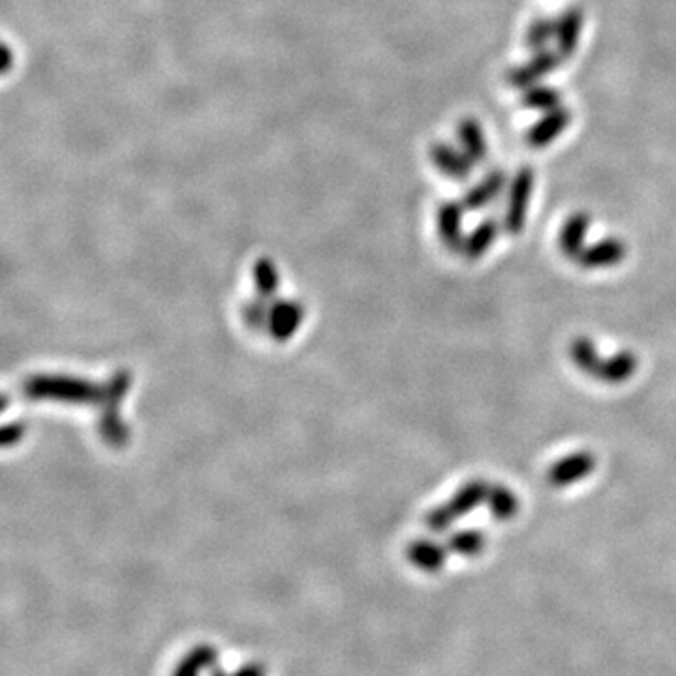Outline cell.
<instances>
[{"instance_id":"6da1fadb","label":"cell","mask_w":676,"mask_h":676,"mask_svg":"<svg viewBox=\"0 0 676 676\" xmlns=\"http://www.w3.org/2000/svg\"><path fill=\"white\" fill-rule=\"evenodd\" d=\"M531 192H534V171L530 168H522L515 173L509 184L507 209L504 216V230L507 233L517 235L524 230Z\"/></svg>"},{"instance_id":"7a4b0ae2","label":"cell","mask_w":676,"mask_h":676,"mask_svg":"<svg viewBox=\"0 0 676 676\" xmlns=\"http://www.w3.org/2000/svg\"><path fill=\"white\" fill-rule=\"evenodd\" d=\"M596 468V457L590 451H577L549 468L547 479L552 487H569L584 478H588Z\"/></svg>"},{"instance_id":"3957f363","label":"cell","mask_w":676,"mask_h":676,"mask_svg":"<svg viewBox=\"0 0 676 676\" xmlns=\"http://www.w3.org/2000/svg\"><path fill=\"white\" fill-rule=\"evenodd\" d=\"M560 58L562 57L558 55V51L543 49V51L534 53V57H531L526 65L517 66L507 74L509 85L515 89H522V91L528 87H534L540 79H543L552 70L558 68Z\"/></svg>"},{"instance_id":"277c9868","label":"cell","mask_w":676,"mask_h":676,"mask_svg":"<svg viewBox=\"0 0 676 676\" xmlns=\"http://www.w3.org/2000/svg\"><path fill=\"white\" fill-rule=\"evenodd\" d=\"M626 258V244L622 239L607 237L586 247L575 259L583 269H603L622 263Z\"/></svg>"},{"instance_id":"5b68a950","label":"cell","mask_w":676,"mask_h":676,"mask_svg":"<svg viewBox=\"0 0 676 676\" xmlns=\"http://www.w3.org/2000/svg\"><path fill=\"white\" fill-rule=\"evenodd\" d=\"M430 160L445 177L455 180H464L474 170V162L466 156L464 151H457L447 143H435L430 145Z\"/></svg>"},{"instance_id":"8992f818","label":"cell","mask_w":676,"mask_h":676,"mask_svg":"<svg viewBox=\"0 0 676 676\" xmlns=\"http://www.w3.org/2000/svg\"><path fill=\"white\" fill-rule=\"evenodd\" d=\"M569 122H571V113L564 108L545 113V117L528 130V136H526L528 145L536 149L550 145L552 141L562 136V132L569 127Z\"/></svg>"},{"instance_id":"52a82bcc","label":"cell","mask_w":676,"mask_h":676,"mask_svg":"<svg viewBox=\"0 0 676 676\" xmlns=\"http://www.w3.org/2000/svg\"><path fill=\"white\" fill-rule=\"evenodd\" d=\"M639 368V359L633 352H619L610 357H601L596 373H593L592 378H596L605 383H624L633 378V374L637 373Z\"/></svg>"},{"instance_id":"ba28073f","label":"cell","mask_w":676,"mask_h":676,"mask_svg":"<svg viewBox=\"0 0 676 676\" xmlns=\"http://www.w3.org/2000/svg\"><path fill=\"white\" fill-rule=\"evenodd\" d=\"M557 32V51L562 58L571 57L577 51L579 38L583 31V12L579 8H567L560 13V17L555 22Z\"/></svg>"},{"instance_id":"9c48e42d","label":"cell","mask_w":676,"mask_h":676,"mask_svg":"<svg viewBox=\"0 0 676 676\" xmlns=\"http://www.w3.org/2000/svg\"><path fill=\"white\" fill-rule=\"evenodd\" d=\"M590 230V216L586 213H575L566 220L560 230L558 244L560 250L566 258L569 259H577L581 252L586 249L584 241Z\"/></svg>"},{"instance_id":"30bf717a","label":"cell","mask_w":676,"mask_h":676,"mask_svg":"<svg viewBox=\"0 0 676 676\" xmlns=\"http://www.w3.org/2000/svg\"><path fill=\"white\" fill-rule=\"evenodd\" d=\"M462 213L464 205L449 201L443 203L438 209V232L443 244L451 250H462L464 237H462Z\"/></svg>"},{"instance_id":"8fae6325","label":"cell","mask_w":676,"mask_h":676,"mask_svg":"<svg viewBox=\"0 0 676 676\" xmlns=\"http://www.w3.org/2000/svg\"><path fill=\"white\" fill-rule=\"evenodd\" d=\"M505 173L500 171V170H495L490 171L488 175H485V179L476 184V187L472 190H468L464 199H462V205L466 211H479L483 207H487V205L493 203L504 190L505 187Z\"/></svg>"},{"instance_id":"7c38bea8","label":"cell","mask_w":676,"mask_h":676,"mask_svg":"<svg viewBox=\"0 0 676 676\" xmlns=\"http://www.w3.org/2000/svg\"><path fill=\"white\" fill-rule=\"evenodd\" d=\"M218 665V650L211 645H198L182 655L171 676H201Z\"/></svg>"},{"instance_id":"4fadbf2b","label":"cell","mask_w":676,"mask_h":676,"mask_svg":"<svg viewBox=\"0 0 676 676\" xmlns=\"http://www.w3.org/2000/svg\"><path fill=\"white\" fill-rule=\"evenodd\" d=\"M488 490L490 487L483 479L468 481L464 487L457 490V495L447 502V507L451 509V514L455 515V519L464 517L468 514H472L478 505L487 502Z\"/></svg>"},{"instance_id":"5bb4252c","label":"cell","mask_w":676,"mask_h":676,"mask_svg":"<svg viewBox=\"0 0 676 676\" xmlns=\"http://www.w3.org/2000/svg\"><path fill=\"white\" fill-rule=\"evenodd\" d=\"M457 134H459L461 147L470 160H472L474 163L487 160V156H488L487 137H485V132H483L481 125L476 119H472V117L462 119Z\"/></svg>"},{"instance_id":"9a60e30c","label":"cell","mask_w":676,"mask_h":676,"mask_svg":"<svg viewBox=\"0 0 676 676\" xmlns=\"http://www.w3.org/2000/svg\"><path fill=\"white\" fill-rule=\"evenodd\" d=\"M445 557H447L445 549L428 540H419L409 545L408 549L409 562L426 573H438L445 564Z\"/></svg>"},{"instance_id":"2e32d148","label":"cell","mask_w":676,"mask_h":676,"mask_svg":"<svg viewBox=\"0 0 676 676\" xmlns=\"http://www.w3.org/2000/svg\"><path fill=\"white\" fill-rule=\"evenodd\" d=\"M498 233H500V224L495 218L483 220L478 228L464 239L462 254L468 259H479L490 247H493V242L496 241Z\"/></svg>"},{"instance_id":"e0dca14e","label":"cell","mask_w":676,"mask_h":676,"mask_svg":"<svg viewBox=\"0 0 676 676\" xmlns=\"http://www.w3.org/2000/svg\"><path fill=\"white\" fill-rule=\"evenodd\" d=\"M487 505H488L490 515H493L496 521L504 522V521H511L517 517L521 502L511 488L504 485H495L488 490Z\"/></svg>"},{"instance_id":"ac0fdd59","label":"cell","mask_w":676,"mask_h":676,"mask_svg":"<svg viewBox=\"0 0 676 676\" xmlns=\"http://www.w3.org/2000/svg\"><path fill=\"white\" fill-rule=\"evenodd\" d=\"M522 106L534 111H543V113L555 111L562 108V94L557 89L545 87V85L528 87L522 92Z\"/></svg>"},{"instance_id":"d6986e66","label":"cell","mask_w":676,"mask_h":676,"mask_svg":"<svg viewBox=\"0 0 676 676\" xmlns=\"http://www.w3.org/2000/svg\"><path fill=\"white\" fill-rule=\"evenodd\" d=\"M569 356H571L573 364H575L579 371H583L584 374H590V376H593V373H596V368L601 361V357L596 350V344H593L586 337H579L569 344Z\"/></svg>"},{"instance_id":"ffe728a7","label":"cell","mask_w":676,"mask_h":676,"mask_svg":"<svg viewBox=\"0 0 676 676\" xmlns=\"http://www.w3.org/2000/svg\"><path fill=\"white\" fill-rule=\"evenodd\" d=\"M487 536L479 530H462L449 538V549L464 558H474L485 550Z\"/></svg>"},{"instance_id":"44dd1931","label":"cell","mask_w":676,"mask_h":676,"mask_svg":"<svg viewBox=\"0 0 676 676\" xmlns=\"http://www.w3.org/2000/svg\"><path fill=\"white\" fill-rule=\"evenodd\" d=\"M555 32H557V27H555V22H550V19H536L534 23H531L526 31V36H524V44L530 51H543L547 49V44L550 42L552 38H555Z\"/></svg>"},{"instance_id":"7402d4cb","label":"cell","mask_w":676,"mask_h":676,"mask_svg":"<svg viewBox=\"0 0 676 676\" xmlns=\"http://www.w3.org/2000/svg\"><path fill=\"white\" fill-rule=\"evenodd\" d=\"M457 519L455 515L451 514V509L445 505H440L436 509L430 511V514L426 515V526L433 530V531H445L451 524H453Z\"/></svg>"},{"instance_id":"603a6c76","label":"cell","mask_w":676,"mask_h":676,"mask_svg":"<svg viewBox=\"0 0 676 676\" xmlns=\"http://www.w3.org/2000/svg\"><path fill=\"white\" fill-rule=\"evenodd\" d=\"M211 676H265V667L258 662L242 665L235 671H224L218 665L211 671Z\"/></svg>"},{"instance_id":"cb8c5ba5","label":"cell","mask_w":676,"mask_h":676,"mask_svg":"<svg viewBox=\"0 0 676 676\" xmlns=\"http://www.w3.org/2000/svg\"><path fill=\"white\" fill-rule=\"evenodd\" d=\"M3 53H4V66H3V72L8 74L10 72V66H12V51L8 46L3 48Z\"/></svg>"}]
</instances>
